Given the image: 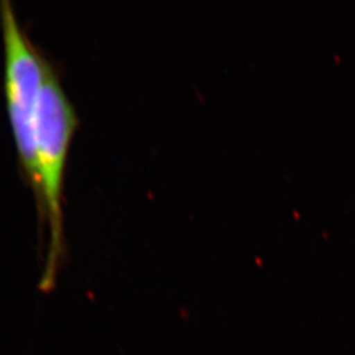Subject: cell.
I'll return each instance as SVG.
<instances>
[{
	"instance_id": "6da1fadb",
	"label": "cell",
	"mask_w": 355,
	"mask_h": 355,
	"mask_svg": "<svg viewBox=\"0 0 355 355\" xmlns=\"http://www.w3.org/2000/svg\"><path fill=\"white\" fill-rule=\"evenodd\" d=\"M0 22L5 50V94L10 125L21 164L37 191L36 143L40 90L47 62L22 31L10 1H0Z\"/></svg>"
},
{
	"instance_id": "7a4b0ae2",
	"label": "cell",
	"mask_w": 355,
	"mask_h": 355,
	"mask_svg": "<svg viewBox=\"0 0 355 355\" xmlns=\"http://www.w3.org/2000/svg\"><path fill=\"white\" fill-rule=\"evenodd\" d=\"M78 118L60 80L47 64L38 104L35 143L37 192L50 222L54 239L62 228L64 169Z\"/></svg>"
}]
</instances>
